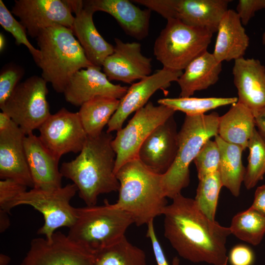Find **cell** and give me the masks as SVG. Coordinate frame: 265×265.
Returning a JSON list of instances; mask_svg holds the SVG:
<instances>
[{"instance_id": "cell-1", "label": "cell", "mask_w": 265, "mask_h": 265, "mask_svg": "<svg viewBox=\"0 0 265 265\" xmlns=\"http://www.w3.org/2000/svg\"><path fill=\"white\" fill-rule=\"evenodd\" d=\"M164 235L182 258L191 262L227 265L226 243L229 227L209 219L194 199L181 193L163 212Z\"/></svg>"}, {"instance_id": "cell-2", "label": "cell", "mask_w": 265, "mask_h": 265, "mask_svg": "<svg viewBox=\"0 0 265 265\" xmlns=\"http://www.w3.org/2000/svg\"><path fill=\"white\" fill-rule=\"evenodd\" d=\"M113 138L106 132L96 137L87 136L79 155L61 164L62 176L76 186L86 206L96 205L100 194L119 190L115 173L116 154L111 145Z\"/></svg>"}, {"instance_id": "cell-3", "label": "cell", "mask_w": 265, "mask_h": 265, "mask_svg": "<svg viewBox=\"0 0 265 265\" xmlns=\"http://www.w3.org/2000/svg\"><path fill=\"white\" fill-rule=\"evenodd\" d=\"M118 199L112 204L129 213L138 226L147 224L162 215L167 205L162 175L144 165L138 159L125 163L116 172Z\"/></svg>"}, {"instance_id": "cell-4", "label": "cell", "mask_w": 265, "mask_h": 265, "mask_svg": "<svg viewBox=\"0 0 265 265\" xmlns=\"http://www.w3.org/2000/svg\"><path fill=\"white\" fill-rule=\"evenodd\" d=\"M36 40L40 57L36 63L42 77L57 93H63L77 71L94 66L69 28L55 26L45 29Z\"/></svg>"}, {"instance_id": "cell-5", "label": "cell", "mask_w": 265, "mask_h": 265, "mask_svg": "<svg viewBox=\"0 0 265 265\" xmlns=\"http://www.w3.org/2000/svg\"><path fill=\"white\" fill-rule=\"evenodd\" d=\"M103 206L77 208V218L67 236L73 242L95 254L125 237L133 219L128 212L107 200Z\"/></svg>"}, {"instance_id": "cell-6", "label": "cell", "mask_w": 265, "mask_h": 265, "mask_svg": "<svg viewBox=\"0 0 265 265\" xmlns=\"http://www.w3.org/2000/svg\"><path fill=\"white\" fill-rule=\"evenodd\" d=\"M219 116L209 114L186 115L178 132V147L175 159L162 175V185L166 197L173 199L189 183V165L205 143L218 135Z\"/></svg>"}, {"instance_id": "cell-7", "label": "cell", "mask_w": 265, "mask_h": 265, "mask_svg": "<svg viewBox=\"0 0 265 265\" xmlns=\"http://www.w3.org/2000/svg\"><path fill=\"white\" fill-rule=\"evenodd\" d=\"M212 34L206 28L169 19L155 41L154 54L163 67L183 71L193 59L207 51Z\"/></svg>"}, {"instance_id": "cell-8", "label": "cell", "mask_w": 265, "mask_h": 265, "mask_svg": "<svg viewBox=\"0 0 265 265\" xmlns=\"http://www.w3.org/2000/svg\"><path fill=\"white\" fill-rule=\"evenodd\" d=\"M78 191L73 183L53 190L32 188L14 199L10 210L19 205H27L40 212L44 216V223L37 233L45 235L51 241L57 229L62 227L69 228L76 221L77 208L71 205L70 201Z\"/></svg>"}, {"instance_id": "cell-9", "label": "cell", "mask_w": 265, "mask_h": 265, "mask_svg": "<svg viewBox=\"0 0 265 265\" xmlns=\"http://www.w3.org/2000/svg\"><path fill=\"white\" fill-rule=\"evenodd\" d=\"M47 82L42 77L32 76L20 82L10 96L0 105L25 134L33 133L51 115L47 100Z\"/></svg>"}, {"instance_id": "cell-10", "label": "cell", "mask_w": 265, "mask_h": 265, "mask_svg": "<svg viewBox=\"0 0 265 265\" xmlns=\"http://www.w3.org/2000/svg\"><path fill=\"white\" fill-rule=\"evenodd\" d=\"M175 111L162 105L149 102L136 111L124 128L117 132L111 142L116 154L115 173L125 163L137 159L138 150L146 138Z\"/></svg>"}, {"instance_id": "cell-11", "label": "cell", "mask_w": 265, "mask_h": 265, "mask_svg": "<svg viewBox=\"0 0 265 265\" xmlns=\"http://www.w3.org/2000/svg\"><path fill=\"white\" fill-rule=\"evenodd\" d=\"M38 130L41 141L59 159L69 153H80L87 138L78 112L65 108L51 114Z\"/></svg>"}, {"instance_id": "cell-12", "label": "cell", "mask_w": 265, "mask_h": 265, "mask_svg": "<svg viewBox=\"0 0 265 265\" xmlns=\"http://www.w3.org/2000/svg\"><path fill=\"white\" fill-rule=\"evenodd\" d=\"M21 265H95V254L55 232L51 241L41 238L32 239Z\"/></svg>"}, {"instance_id": "cell-13", "label": "cell", "mask_w": 265, "mask_h": 265, "mask_svg": "<svg viewBox=\"0 0 265 265\" xmlns=\"http://www.w3.org/2000/svg\"><path fill=\"white\" fill-rule=\"evenodd\" d=\"M11 12L36 38L43 30L55 26L71 29L75 17L64 0H16Z\"/></svg>"}, {"instance_id": "cell-14", "label": "cell", "mask_w": 265, "mask_h": 265, "mask_svg": "<svg viewBox=\"0 0 265 265\" xmlns=\"http://www.w3.org/2000/svg\"><path fill=\"white\" fill-rule=\"evenodd\" d=\"M183 72L163 67L132 83L120 100L119 106L109 120L106 132L111 133L122 129L124 122L132 113L144 106L157 91L168 88L171 82L177 81Z\"/></svg>"}, {"instance_id": "cell-15", "label": "cell", "mask_w": 265, "mask_h": 265, "mask_svg": "<svg viewBox=\"0 0 265 265\" xmlns=\"http://www.w3.org/2000/svg\"><path fill=\"white\" fill-rule=\"evenodd\" d=\"M113 52L105 60L104 73L110 80L132 83L151 75L152 59L144 55L138 42L125 43L115 38Z\"/></svg>"}, {"instance_id": "cell-16", "label": "cell", "mask_w": 265, "mask_h": 265, "mask_svg": "<svg viewBox=\"0 0 265 265\" xmlns=\"http://www.w3.org/2000/svg\"><path fill=\"white\" fill-rule=\"evenodd\" d=\"M178 147V132L173 116L158 126L146 138L137 159L154 172L164 174L172 164Z\"/></svg>"}, {"instance_id": "cell-17", "label": "cell", "mask_w": 265, "mask_h": 265, "mask_svg": "<svg viewBox=\"0 0 265 265\" xmlns=\"http://www.w3.org/2000/svg\"><path fill=\"white\" fill-rule=\"evenodd\" d=\"M101 67L91 66L77 71L71 78L63 92L66 101L80 106L97 96H108L120 100L128 87L110 82Z\"/></svg>"}, {"instance_id": "cell-18", "label": "cell", "mask_w": 265, "mask_h": 265, "mask_svg": "<svg viewBox=\"0 0 265 265\" xmlns=\"http://www.w3.org/2000/svg\"><path fill=\"white\" fill-rule=\"evenodd\" d=\"M25 136L14 122L0 131V178L12 179L32 188L33 183L24 147Z\"/></svg>"}, {"instance_id": "cell-19", "label": "cell", "mask_w": 265, "mask_h": 265, "mask_svg": "<svg viewBox=\"0 0 265 265\" xmlns=\"http://www.w3.org/2000/svg\"><path fill=\"white\" fill-rule=\"evenodd\" d=\"M66 1L75 14L71 29L73 34L92 64L102 67L105 59L113 52L114 46L105 40L98 32L93 19L95 12L85 6L83 0Z\"/></svg>"}, {"instance_id": "cell-20", "label": "cell", "mask_w": 265, "mask_h": 265, "mask_svg": "<svg viewBox=\"0 0 265 265\" xmlns=\"http://www.w3.org/2000/svg\"><path fill=\"white\" fill-rule=\"evenodd\" d=\"M232 73L238 102L254 114L265 107V67L258 59L243 57L234 60Z\"/></svg>"}, {"instance_id": "cell-21", "label": "cell", "mask_w": 265, "mask_h": 265, "mask_svg": "<svg viewBox=\"0 0 265 265\" xmlns=\"http://www.w3.org/2000/svg\"><path fill=\"white\" fill-rule=\"evenodd\" d=\"M24 147L33 188L53 190L62 187L60 159L43 144L39 136L33 133L26 135Z\"/></svg>"}, {"instance_id": "cell-22", "label": "cell", "mask_w": 265, "mask_h": 265, "mask_svg": "<svg viewBox=\"0 0 265 265\" xmlns=\"http://www.w3.org/2000/svg\"><path fill=\"white\" fill-rule=\"evenodd\" d=\"M84 5L94 12L103 11L113 17L124 32L141 40L149 32L151 10L142 9L128 0H83Z\"/></svg>"}, {"instance_id": "cell-23", "label": "cell", "mask_w": 265, "mask_h": 265, "mask_svg": "<svg viewBox=\"0 0 265 265\" xmlns=\"http://www.w3.org/2000/svg\"><path fill=\"white\" fill-rule=\"evenodd\" d=\"M230 0H175V17L183 23L217 31Z\"/></svg>"}, {"instance_id": "cell-24", "label": "cell", "mask_w": 265, "mask_h": 265, "mask_svg": "<svg viewBox=\"0 0 265 265\" xmlns=\"http://www.w3.org/2000/svg\"><path fill=\"white\" fill-rule=\"evenodd\" d=\"M212 54L222 62L243 57L249 44V38L236 11L229 9L221 19Z\"/></svg>"}, {"instance_id": "cell-25", "label": "cell", "mask_w": 265, "mask_h": 265, "mask_svg": "<svg viewBox=\"0 0 265 265\" xmlns=\"http://www.w3.org/2000/svg\"><path fill=\"white\" fill-rule=\"evenodd\" d=\"M222 70V63L208 51L193 59L184 69L177 82L180 97H189L197 91L216 83Z\"/></svg>"}, {"instance_id": "cell-26", "label": "cell", "mask_w": 265, "mask_h": 265, "mask_svg": "<svg viewBox=\"0 0 265 265\" xmlns=\"http://www.w3.org/2000/svg\"><path fill=\"white\" fill-rule=\"evenodd\" d=\"M253 112L237 102L219 117L218 135L225 141L238 145L245 150L255 129Z\"/></svg>"}, {"instance_id": "cell-27", "label": "cell", "mask_w": 265, "mask_h": 265, "mask_svg": "<svg viewBox=\"0 0 265 265\" xmlns=\"http://www.w3.org/2000/svg\"><path fill=\"white\" fill-rule=\"evenodd\" d=\"M214 140L220 153L219 172L222 186L238 197L246 173L241 160L244 150L238 145L225 141L218 135L214 137Z\"/></svg>"}, {"instance_id": "cell-28", "label": "cell", "mask_w": 265, "mask_h": 265, "mask_svg": "<svg viewBox=\"0 0 265 265\" xmlns=\"http://www.w3.org/2000/svg\"><path fill=\"white\" fill-rule=\"evenodd\" d=\"M120 100L108 96H97L85 102L78 111L84 131L89 137L100 135L117 109Z\"/></svg>"}, {"instance_id": "cell-29", "label": "cell", "mask_w": 265, "mask_h": 265, "mask_svg": "<svg viewBox=\"0 0 265 265\" xmlns=\"http://www.w3.org/2000/svg\"><path fill=\"white\" fill-rule=\"evenodd\" d=\"M95 265H147L144 251L126 237L95 254Z\"/></svg>"}, {"instance_id": "cell-30", "label": "cell", "mask_w": 265, "mask_h": 265, "mask_svg": "<svg viewBox=\"0 0 265 265\" xmlns=\"http://www.w3.org/2000/svg\"><path fill=\"white\" fill-rule=\"evenodd\" d=\"M229 228L231 234L256 245L261 242L265 235V216L249 208L236 214Z\"/></svg>"}, {"instance_id": "cell-31", "label": "cell", "mask_w": 265, "mask_h": 265, "mask_svg": "<svg viewBox=\"0 0 265 265\" xmlns=\"http://www.w3.org/2000/svg\"><path fill=\"white\" fill-rule=\"evenodd\" d=\"M238 102V97H179L162 98L158 101L159 105L167 106L174 111H181L186 115L204 114L209 110L218 107L233 105Z\"/></svg>"}, {"instance_id": "cell-32", "label": "cell", "mask_w": 265, "mask_h": 265, "mask_svg": "<svg viewBox=\"0 0 265 265\" xmlns=\"http://www.w3.org/2000/svg\"><path fill=\"white\" fill-rule=\"evenodd\" d=\"M247 148L249 150L248 165L243 182L246 188H253L263 179L265 173V142L256 129L250 137Z\"/></svg>"}, {"instance_id": "cell-33", "label": "cell", "mask_w": 265, "mask_h": 265, "mask_svg": "<svg viewBox=\"0 0 265 265\" xmlns=\"http://www.w3.org/2000/svg\"><path fill=\"white\" fill-rule=\"evenodd\" d=\"M222 186L219 171L199 180L194 200L201 211L212 220H215L219 194Z\"/></svg>"}, {"instance_id": "cell-34", "label": "cell", "mask_w": 265, "mask_h": 265, "mask_svg": "<svg viewBox=\"0 0 265 265\" xmlns=\"http://www.w3.org/2000/svg\"><path fill=\"white\" fill-rule=\"evenodd\" d=\"M0 24L13 35L17 45L23 44L27 48L36 63L40 57L39 50L36 49L30 43L27 39L26 29L15 19L1 0H0Z\"/></svg>"}, {"instance_id": "cell-35", "label": "cell", "mask_w": 265, "mask_h": 265, "mask_svg": "<svg viewBox=\"0 0 265 265\" xmlns=\"http://www.w3.org/2000/svg\"><path fill=\"white\" fill-rule=\"evenodd\" d=\"M220 153L215 140L211 139L203 145L193 161L199 180L219 171Z\"/></svg>"}, {"instance_id": "cell-36", "label": "cell", "mask_w": 265, "mask_h": 265, "mask_svg": "<svg viewBox=\"0 0 265 265\" xmlns=\"http://www.w3.org/2000/svg\"><path fill=\"white\" fill-rule=\"evenodd\" d=\"M24 74L22 68L15 65L6 66L0 74V105L10 96Z\"/></svg>"}, {"instance_id": "cell-37", "label": "cell", "mask_w": 265, "mask_h": 265, "mask_svg": "<svg viewBox=\"0 0 265 265\" xmlns=\"http://www.w3.org/2000/svg\"><path fill=\"white\" fill-rule=\"evenodd\" d=\"M27 186L10 179L0 181V211L10 213L12 201L21 193L26 191Z\"/></svg>"}, {"instance_id": "cell-38", "label": "cell", "mask_w": 265, "mask_h": 265, "mask_svg": "<svg viewBox=\"0 0 265 265\" xmlns=\"http://www.w3.org/2000/svg\"><path fill=\"white\" fill-rule=\"evenodd\" d=\"M263 9H265V0H239L236 11L243 26H246L255 13Z\"/></svg>"}, {"instance_id": "cell-39", "label": "cell", "mask_w": 265, "mask_h": 265, "mask_svg": "<svg viewBox=\"0 0 265 265\" xmlns=\"http://www.w3.org/2000/svg\"><path fill=\"white\" fill-rule=\"evenodd\" d=\"M228 259L231 265H252L254 254L248 246L240 244L231 250Z\"/></svg>"}, {"instance_id": "cell-40", "label": "cell", "mask_w": 265, "mask_h": 265, "mask_svg": "<svg viewBox=\"0 0 265 265\" xmlns=\"http://www.w3.org/2000/svg\"><path fill=\"white\" fill-rule=\"evenodd\" d=\"M153 221H150L147 224L146 236L151 240L157 265H170L168 263L161 246L157 238L154 229ZM179 263V259L177 257H175L173 259L171 265H180Z\"/></svg>"}, {"instance_id": "cell-41", "label": "cell", "mask_w": 265, "mask_h": 265, "mask_svg": "<svg viewBox=\"0 0 265 265\" xmlns=\"http://www.w3.org/2000/svg\"><path fill=\"white\" fill-rule=\"evenodd\" d=\"M250 208L265 216V184L256 189L253 202Z\"/></svg>"}, {"instance_id": "cell-42", "label": "cell", "mask_w": 265, "mask_h": 265, "mask_svg": "<svg viewBox=\"0 0 265 265\" xmlns=\"http://www.w3.org/2000/svg\"><path fill=\"white\" fill-rule=\"evenodd\" d=\"M255 127L257 131L265 142V107L254 114Z\"/></svg>"}, {"instance_id": "cell-43", "label": "cell", "mask_w": 265, "mask_h": 265, "mask_svg": "<svg viewBox=\"0 0 265 265\" xmlns=\"http://www.w3.org/2000/svg\"><path fill=\"white\" fill-rule=\"evenodd\" d=\"M13 122V120L7 114L1 111L0 113V131L8 128Z\"/></svg>"}, {"instance_id": "cell-44", "label": "cell", "mask_w": 265, "mask_h": 265, "mask_svg": "<svg viewBox=\"0 0 265 265\" xmlns=\"http://www.w3.org/2000/svg\"><path fill=\"white\" fill-rule=\"evenodd\" d=\"M8 213L0 211V232H3L9 225V220L7 216Z\"/></svg>"}, {"instance_id": "cell-45", "label": "cell", "mask_w": 265, "mask_h": 265, "mask_svg": "<svg viewBox=\"0 0 265 265\" xmlns=\"http://www.w3.org/2000/svg\"><path fill=\"white\" fill-rule=\"evenodd\" d=\"M10 261V258L4 254L0 255V265H8Z\"/></svg>"}, {"instance_id": "cell-46", "label": "cell", "mask_w": 265, "mask_h": 265, "mask_svg": "<svg viewBox=\"0 0 265 265\" xmlns=\"http://www.w3.org/2000/svg\"><path fill=\"white\" fill-rule=\"evenodd\" d=\"M5 38L3 35L0 33V51H2L5 46Z\"/></svg>"}, {"instance_id": "cell-47", "label": "cell", "mask_w": 265, "mask_h": 265, "mask_svg": "<svg viewBox=\"0 0 265 265\" xmlns=\"http://www.w3.org/2000/svg\"><path fill=\"white\" fill-rule=\"evenodd\" d=\"M262 44L265 46V30L262 36Z\"/></svg>"}]
</instances>
